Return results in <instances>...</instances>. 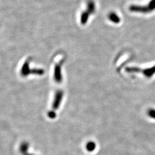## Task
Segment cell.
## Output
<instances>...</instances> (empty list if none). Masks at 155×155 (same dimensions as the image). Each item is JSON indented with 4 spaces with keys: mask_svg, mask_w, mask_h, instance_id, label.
I'll use <instances>...</instances> for the list:
<instances>
[{
    "mask_svg": "<svg viewBox=\"0 0 155 155\" xmlns=\"http://www.w3.org/2000/svg\"><path fill=\"white\" fill-rule=\"evenodd\" d=\"M86 148H87V150H89L90 152H91V151H93V150H95V144L93 142H90L88 144H87Z\"/></svg>",
    "mask_w": 155,
    "mask_h": 155,
    "instance_id": "cell-7",
    "label": "cell"
},
{
    "mask_svg": "<svg viewBox=\"0 0 155 155\" xmlns=\"http://www.w3.org/2000/svg\"><path fill=\"white\" fill-rule=\"evenodd\" d=\"M148 114L151 118H153L155 120V109H151L149 110L148 111Z\"/></svg>",
    "mask_w": 155,
    "mask_h": 155,
    "instance_id": "cell-8",
    "label": "cell"
},
{
    "mask_svg": "<svg viewBox=\"0 0 155 155\" xmlns=\"http://www.w3.org/2000/svg\"><path fill=\"white\" fill-rule=\"evenodd\" d=\"M108 17H109V19L110 20L111 22L116 23V24L120 22V18L118 17L116 13H115L114 12L110 13Z\"/></svg>",
    "mask_w": 155,
    "mask_h": 155,
    "instance_id": "cell-4",
    "label": "cell"
},
{
    "mask_svg": "<svg viewBox=\"0 0 155 155\" xmlns=\"http://www.w3.org/2000/svg\"><path fill=\"white\" fill-rule=\"evenodd\" d=\"M129 10L132 12L149 13L155 10V0H151L147 5L130 6L129 7Z\"/></svg>",
    "mask_w": 155,
    "mask_h": 155,
    "instance_id": "cell-1",
    "label": "cell"
},
{
    "mask_svg": "<svg viewBox=\"0 0 155 155\" xmlns=\"http://www.w3.org/2000/svg\"><path fill=\"white\" fill-rule=\"evenodd\" d=\"M28 144L26 142H24L21 144L20 147V151L22 153V155H33L28 154L27 153L28 148Z\"/></svg>",
    "mask_w": 155,
    "mask_h": 155,
    "instance_id": "cell-5",
    "label": "cell"
},
{
    "mask_svg": "<svg viewBox=\"0 0 155 155\" xmlns=\"http://www.w3.org/2000/svg\"><path fill=\"white\" fill-rule=\"evenodd\" d=\"M144 74L148 77H152V75L155 74V66L144 70Z\"/></svg>",
    "mask_w": 155,
    "mask_h": 155,
    "instance_id": "cell-6",
    "label": "cell"
},
{
    "mask_svg": "<svg viewBox=\"0 0 155 155\" xmlns=\"http://www.w3.org/2000/svg\"><path fill=\"white\" fill-rule=\"evenodd\" d=\"M95 11V3L93 1H89L87 3V9L86 11L83 12L81 15V22L82 24H84L87 22L89 17L93 14Z\"/></svg>",
    "mask_w": 155,
    "mask_h": 155,
    "instance_id": "cell-2",
    "label": "cell"
},
{
    "mask_svg": "<svg viewBox=\"0 0 155 155\" xmlns=\"http://www.w3.org/2000/svg\"><path fill=\"white\" fill-rule=\"evenodd\" d=\"M30 62L31 61H29V59H28L25 61L24 64L22 65L21 70L20 71V74L22 77H27L28 74H29V72L31 71L29 67Z\"/></svg>",
    "mask_w": 155,
    "mask_h": 155,
    "instance_id": "cell-3",
    "label": "cell"
}]
</instances>
